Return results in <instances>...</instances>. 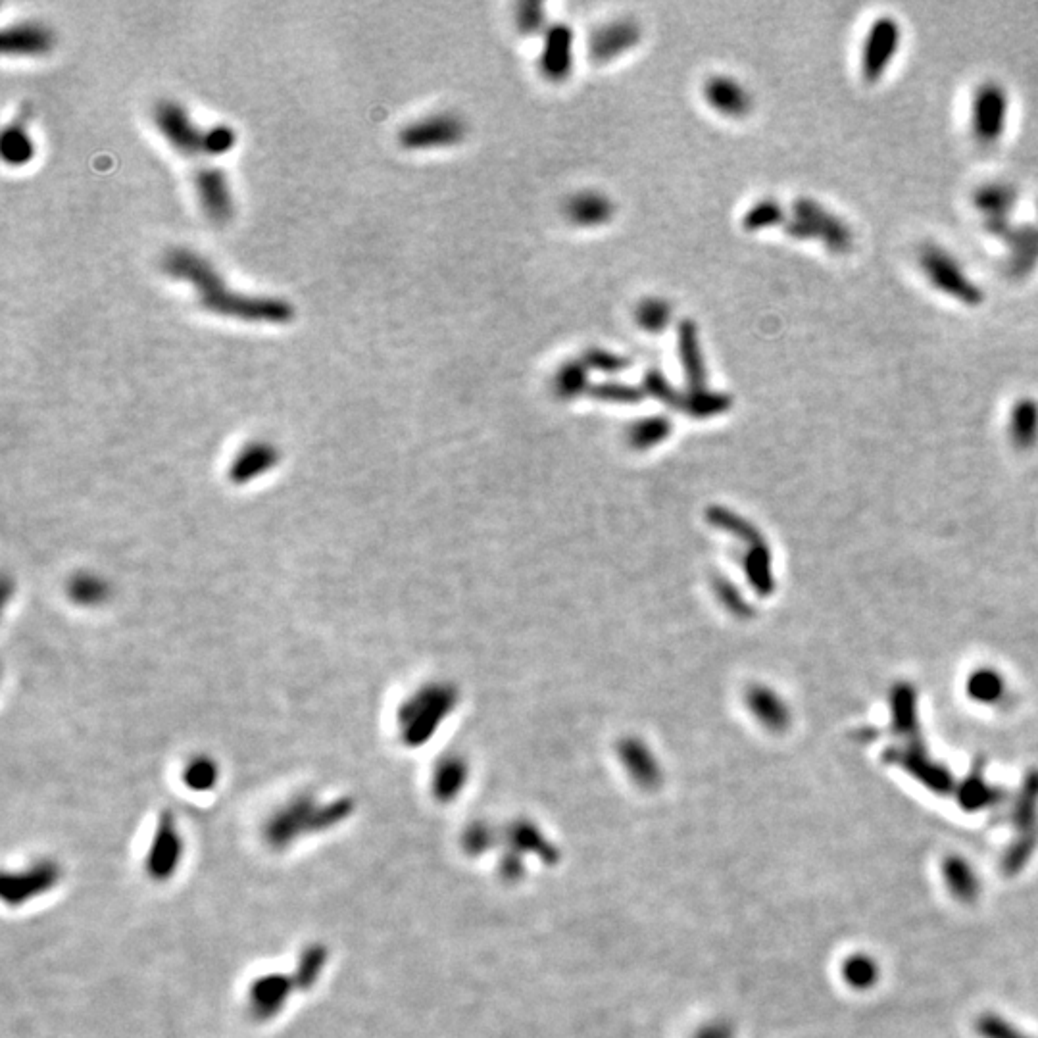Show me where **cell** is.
I'll use <instances>...</instances> for the list:
<instances>
[{
	"label": "cell",
	"instance_id": "6da1fadb",
	"mask_svg": "<svg viewBox=\"0 0 1038 1038\" xmlns=\"http://www.w3.org/2000/svg\"><path fill=\"white\" fill-rule=\"evenodd\" d=\"M164 270L173 279L187 281L195 287L200 304L220 316L245 322L287 323L293 320L295 310L281 298L248 297L229 291L222 275L214 266L187 248H173L164 258Z\"/></svg>",
	"mask_w": 1038,
	"mask_h": 1038
},
{
	"label": "cell",
	"instance_id": "7a4b0ae2",
	"mask_svg": "<svg viewBox=\"0 0 1038 1038\" xmlns=\"http://www.w3.org/2000/svg\"><path fill=\"white\" fill-rule=\"evenodd\" d=\"M354 812L356 802L350 796L322 800L312 792H302L275 808L264 821V842L275 852H283L302 839L339 829Z\"/></svg>",
	"mask_w": 1038,
	"mask_h": 1038
},
{
	"label": "cell",
	"instance_id": "3957f363",
	"mask_svg": "<svg viewBox=\"0 0 1038 1038\" xmlns=\"http://www.w3.org/2000/svg\"><path fill=\"white\" fill-rule=\"evenodd\" d=\"M783 229L798 241H819L833 254H846L854 247L852 227L814 198H796Z\"/></svg>",
	"mask_w": 1038,
	"mask_h": 1038
},
{
	"label": "cell",
	"instance_id": "277c9868",
	"mask_svg": "<svg viewBox=\"0 0 1038 1038\" xmlns=\"http://www.w3.org/2000/svg\"><path fill=\"white\" fill-rule=\"evenodd\" d=\"M917 262L927 281L946 297L954 298L965 306H981L985 302L983 289L965 273L958 258L937 243L919 247Z\"/></svg>",
	"mask_w": 1038,
	"mask_h": 1038
},
{
	"label": "cell",
	"instance_id": "5b68a950",
	"mask_svg": "<svg viewBox=\"0 0 1038 1038\" xmlns=\"http://www.w3.org/2000/svg\"><path fill=\"white\" fill-rule=\"evenodd\" d=\"M185 860V839L170 810L160 812L145 854V873L152 883H168Z\"/></svg>",
	"mask_w": 1038,
	"mask_h": 1038
},
{
	"label": "cell",
	"instance_id": "8992f818",
	"mask_svg": "<svg viewBox=\"0 0 1038 1038\" xmlns=\"http://www.w3.org/2000/svg\"><path fill=\"white\" fill-rule=\"evenodd\" d=\"M62 865L54 860H37L25 867L2 875V902L10 908H22L29 902L45 898L62 883Z\"/></svg>",
	"mask_w": 1038,
	"mask_h": 1038
},
{
	"label": "cell",
	"instance_id": "52a82bcc",
	"mask_svg": "<svg viewBox=\"0 0 1038 1038\" xmlns=\"http://www.w3.org/2000/svg\"><path fill=\"white\" fill-rule=\"evenodd\" d=\"M1010 112V99L998 81L981 83L971 99V133L977 143L989 147L1002 139Z\"/></svg>",
	"mask_w": 1038,
	"mask_h": 1038
},
{
	"label": "cell",
	"instance_id": "ba28073f",
	"mask_svg": "<svg viewBox=\"0 0 1038 1038\" xmlns=\"http://www.w3.org/2000/svg\"><path fill=\"white\" fill-rule=\"evenodd\" d=\"M300 994L293 973L266 971L256 975L247 989V1014L256 1023H270L283 1014L293 996Z\"/></svg>",
	"mask_w": 1038,
	"mask_h": 1038
},
{
	"label": "cell",
	"instance_id": "9c48e42d",
	"mask_svg": "<svg viewBox=\"0 0 1038 1038\" xmlns=\"http://www.w3.org/2000/svg\"><path fill=\"white\" fill-rule=\"evenodd\" d=\"M468 135V124L454 112H441L406 125L398 141L406 150L445 149L462 143Z\"/></svg>",
	"mask_w": 1038,
	"mask_h": 1038
},
{
	"label": "cell",
	"instance_id": "30bf717a",
	"mask_svg": "<svg viewBox=\"0 0 1038 1038\" xmlns=\"http://www.w3.org/2000/svg\"><path fill=\"white\" fill-rule=\"evenodd\" d=\"M446 696L439 689L416 692L398 710V729L402 741L418 746L435 731L441 717L445 716Z\"/></svg>",
	"mask_w": 1038,
	"mask_h": 1038
},
{
	"label": "cell",
	"instance_id": "8fae6325",
	"mask_svg": "<svg viewBox=\"0 0 1038 1038\" xmlns=\"http://www.w3.org/2000/svg\"><path fill=\"white\" fill-rule=\"evenodd\" d=\"M154 124L173 149L183 156L193 158L208 154V129L197 127L181 104L172 100L160 102L154 108Z\"/></svg>",
	"mask_w": 1038,
	"mask_h": 1038
},
{
	"label": "cell",
	"instance_id": "7c38bea8",
	"mask_svg": "<svg viewBox=\"0 0 1038 1038\" xmlns=\"http://www.w3.org/2000/svg\"><path fill=\"white\" fill-rule=\"evenodd\" d=\"M900 41H902V27L896 18L881 16L871 24L865 35L862 64H860L865 81L875 83L883 77V74L889 70L890 62L894 60L896 52L900 49Z\"/></svg>",
	"mask_w": 1038,
	"mask_h": 1038
},
{
	"label": "cell",
	"instance_id": "4fadbf2b",
	"mask_svg": "<svg viewBox=\"0 0 1038 1038\" xmlns=\"http://www.w3.org/2000/svg\"><path fill=\"white\" fill-rule=\"evenodd\" d=\"M279 462L281 452L277 446L268 441H250L233 456L227 470V479L235 487H247L275 470Z\"/></svg>",
	"mask_w": 1038,
	"mask_h": 1038
},
{
	"label": "cell",
	"instance_id": "5bb4252c",
	"mask_svg": "<svg viewBox=\"0 0 1038 1038\" xmlns=\"http://www.w3.org/2000/svg\"><path fill=\"white\" fill-rule=\"evenodd\" d=\"M1008 247V273L1023 279L1038 266V223H1012L1000 237Z\"/></svg>",
	"mask_w": 1038,
	"mask_h": 1038
},
{
	"label": "cell",
	"instance_id": "9a60e30c",
	"mask_svg": "<svg viewBox=\"0 0 1038 1038\" xmlns=\"http://www.w3.org/2000/svg\"><path fill=\"white\" fill-rule=\"evenodd\" d=\"M195 189L202 210L212 222L222 225L233 218V195L220 168H200L195 175Z\"/></svg>",
	"mask_w": 1038,
	"mask_h": 1038
},
{
	"label": "cell",
	"instance_id": "2e32d148",
	"mask_svg": "<svg viewBox=\"0 0 1038 1038\" xmlns=\"http://www.w3.org/2000/svg\"><path fill=\"white\" fill-rule=\"evenodd\" d=\"M706 102L727 118H744L752 110V95L731 75H712L702 87Z\"/></svg>",
	"mask_w": 1038,
	"mask_h": 1038
},
{
	"label": "cell",
	"instance_id": "e0dca14e",
	"mask_svg": "<svg viewBox=\"0 0 1038 1038\" xmlns=\"http://www.w3.org/2000/svg\"><path fill=\"white\" fill-rule=\"evenodd\" d=\"M539 66L546 79L564 81L573 68V31L566 24L550 25L544 31V47Z\"/></svg>",
	"mask_w": 1038,
	"mask_h": 1038
},
{
	"label": "cell",
	"instance_id": "ac0fdd59",
	"mask_svg": "<svg viewBox=\"0 0 1038 1038\" xmlns=\"http://www.w3.org/2000/svg\"><path fill=\"white\" fill-rule=\"evenodd\" d=\"M641 41V25L631 18H619L598 27L591 37V56L596 62H610Z\"/></svg>",
	"mask_w": 1038,
	"mask_h": 1038
},
{
	"label": "cell",
	"instance_id": "d6986e66",
	"mask_svg": "<svg viewBox=\"0 0 1038 1038\" xmlns=\"http://www.w3.org/2000/svg\"><path fill=\"white\" fill-rule=\"evenodd\" d=\"M616 214V204L602 191H579L564 202V216L579 227L606 225Z\"/></svg>",
	"mask_w": 1038,
	"mask_h": 1038
},
{
	"label": "cell",
	"instance_id": "ffe728a7",
	"mask_svg": "<svg viewBox=\"0 0 1038 1038\" xmlns=\"http://www.w3.org/2000/svg\"><path fill=\"white\" fill-rule=\"evenodd\" d=\"M1017 202H1019V191L1014 183H1008V181L983 183L973 193V204L981 212L985 222L1010 220Z\"/></svg>",
	"mask_w": 1038,
	"mask_h": 1038
},
{
	"label": "cell",
	"instance_id": "44dd1931",
	"mask_svg": "<svg viewBox=\"0 0 1038 1038\" xmlns=\"http://www.w3.org/2000/svg\"><path fill=\"white\" fill-rule=\"evenodd\" d=\"M54 45V35L45 25L18 24L2 33V52L14 56H43Z\"/></svg>",
	"mask_w": 1038,
	"mask_h": 1038
},
{
	"label": "cell",
	"instance_id": "7402d4cb",
	"mask_svg": "<svg viewBox=\"0 0 1038 1038\" xmlns=\"http://www.w3.org/2000/svg\"><path fill=\"white\" fill-rule=\"evenodd\" d=\"M677 345H679L681 364H683V370H685L689 383L694 387V391L704 389L706 368H704L702 346H700V335H698L696 323L691 320H683L679 323Z\"/></svg>",
	"mask_w": 1038,
	"mask_h": 1038
},
{
	"label": "cell",
	"instance_id": "603a6c76",
	"mask_svg": "<svg viewBox=\"0 0 1038 1038\" xmlns=\"http://www.w3.org/2000/svg\"><path fill=\"white\" fill-rule=\"evenodd\" d=\"M942 877L948 892L964 904H971L979 896V879L975 869L962 856H948L942 864Z\"/></svg>",
	"mask_w": 1038,
	"mask_h": 1038
},
{
	"label": "cell",
	"instance_id": "cb8c5ba5",
	"mask_svg": "<svg viewBox=\"0 0 1038 1038\" xmlns=\"http://www.w3.org/2000/svg\"><path fill=\"white\" fill-rule=\"evenodd\" d=\"M329 958H331L329 948L322 942H310L308 946L302 948V952L298 954L295 969L291 971L300 992H312L320 985L323 973L329 965Z\"/></svg>",
	"mask_w": 1038,
	"mask_h": 1038
},
{
	"label": "cell",
	"instance_id": "d4e9b609",
	"mask_svg": "<svg viewBox=\"0 0 1038 1038\" xmlns=\"http://www.w3.org/2000/svg\"><path fill=\"white\" fill-rule=\"evenodd\" d=\"M112 587L99 573H75L68 583L70 600L81 608H100L110 600Z\"/></svg>",
	"mask_w": 1038,
	"mask_h": 1038
},
{
	"label": "cell",
	"instance_id": "484cf974",
	"mask_svg": "<svg viewBox=\"0 0 1038 1038\" xmlns=\"http://www.w3.org/2000/svg\"><path fill=\"white\" fill-rule=\"evenodd\" d=\"M1010 437L1021 450L1035 446L1038 441V404L1035 398L1017 400L1010 412Z\"/></svg>",
	"mask_w": 1038,
	"mask_h": 1038
},
{
	"label": "cell",
	"instance_id": "4316f807",
	"mask_svg": "<svg viewBox=\"0 0 1038 1038\" xmlns=\"http://www.w3.org/2000/svg\"><path fill=\"white\" fill-rule=\"evenodd\" d=\"M220 779H222L220 764L208 754H200V756L191 758L181 771L183 787H187L189 791L198 792V794L214 791L220 785Z\"/></svg>",
	"mask_w": 1038,
	"mask_h": 1038
},
{
	"label": "cell",
	"instance_id": "83f0119b",
	"mask_svg": "<svg viewBox=\"0 0 1038 1038\" xmlns=\"http://www.w3.org/2000/svg\"><path fill=\"white\" fill-rule=\"evenodd\" d=\"M902 766L906 767V771H910L914 775L915 779H919L925 787L933 789L935 792L940 794H946V792L952 791V777L946 769L935 766L931 762H927L923 756H904L902 760Z\"/></svg>",
	"mask_w": 1038,
	"mask_h": 1038
},
{
	"label": "cell",
	"instance_id": "f1b7e54d",
	"mask_svg": "<svg viewBox=\"0 0 1038 1038\" xmlns=\"http://www.w3.org/2000/svg\"><path fill=\"white\" fill-rule=\"evenodd\" d=\"M787 218L789 216L785 212V206L777 198H762L746 210L742 225L750 231H760L766 227L785 225Z\"/></svg>",
	"mask_w": 1038,
	"mask_h": 1038
},
{
	"label": "cell",
	"instance_id": "f546056e",
	"mask_svg": "<svg viewBox=\"0 0 1038 1038\" xmlns=\"http://www.w3.org/2000/svg\"><path fill=\"white\" fill-rule=\"evenodd\" d=\"M842 979L852 989L869 990L879 981V965L865 954H854L842 964Z\"/></svg>",
	"mask_w": 1038,
	"mask_h": 1038
},
{
	"label": "cell",
	"instance_id": "4dcf8cb0",
	"mask_svg": "<svg viewBox=\"0 0 1038 1038\" xmlns=\"http://www.w3.org/2000/svg\"><path fill=\"white\" fill-rule=\"evenodd\" d=\"M637 323L648 333L666 331L673 318V308L666 298L650 297L639 302L635 310Z\"/></svg>",
	"mask_w": 1038,
	"mask_h": 1038
},
{
	"label": "cell",
	"instance_id": "1f68e13d",
	"mask_svg": "<svg viewBox=\"0 0 1038 1038\" xmlns=\"http://www.w3.org/2000/svg\"><path fill=\"white\" fill-rule=\"evenodd\" d=\"M589 383V368L577 360L564 362L554 375V391L562 398L581 395Z\"/></svg>",
	"mask_w": 1038,
	"mask_h": 1038
},
{
	"label": "cell",
	"instance_id": "d6a6232c",
	"mask_svg": "<svg viewBox=\"0 0 1038 1038\" xmlns=\"http://www.w3.org/2000/svg\"><path fill=\"white\" fill-rule=\"evenodd\" d=\"M967 694L983 704H992L1004 694V679L994 669H977L967 681Z\"/></svg>",
	"mask_w": 1038,
	"mask_h": 1038
},
{
	"label": "cell",
	"instance_id": "836d02e7",
	"mask_svg": "<svg viewBox=\"0 0 1038 1038\" xmlns=\"http://www.w3.org/2000/svg\"><path fill=\"white\" fill-rule=\"evenodd\" d=\"M1038 846V831L1037 829H1029V831H1023L1019 835V839L1004 852L1002 856V871L1012 877L1017 875L1025 865L1029 864V860L1033 858L1035 850Z\"/></svg>",
	"mask_w": 1038,
	"mask_h": 1038
},
{
	"label": "cell",
	"instance_id": "e575fe53",
	"mask_svg": "<svg viewBox=\"0 0 1038 1038\" xmlns=\"http://www.w3.org/2000/svg\"><path fill=\"white\" fill-rule=\"evenodd\" d=\"M1038 806V773H1031L1023 785V789L1019 792V798L1015 802L1014 819L1015 827L1023 833V831H1029V829H1035L1033 823H1035V816H1037Z\"/></svg>",
	"mask_w": 1038,
	"mask_h": 1038
},
{
	"label": "cell",
	"instance_id": "d590c367",
	"mask_svg": "<svg viewBox=\"0 0 1038 1038\" xmlns=\"http://www.w3.org/2000/svg\"><path fill=\"white\" fill-rule=\"evenodd\" d=\"M996 798H998V791L987 785V781L981 777V773H975L973 777H969L958 792V800L967 812H977V810L989 808L998 802Z\"/></svg>",
	"mask_w": 1038,
	"mask_h": 1038
},
{
	"label": "cell",
	"instance_id": "8d00e7d4",
	"mask_svg": "<svg viewBox=\"0 0 1038 1038\" xmlns=\"http://www.w3.org/2000/svg\"><path fill=\"white\" fill-rule=\"evenodd\" d=\"M2 158L12 166H22L33 158V141L20 125H10L4 131Z\"/></svg>",
	"mask_w": 1038,
	"mask_h": 1038
},
{
	"label": "cell",
	"instance_id": "74e56055",
	"mask_svg": "<svg viewBox=\"0 0 1038 1038\" xmlns=\"http://www.w3.org/2000/svg\"><path fill=\"white\" fill-rule=\"evenodd\" d=\"M583 364L589 370L604 371V373H619L629 366V360L612 350L593 346L583 352Z\"/></svg>",
	"mask_w": 1038,
	"mask_h": 1038
},
{
	"label": "cell",
	"instance_id": "f35d334b",
	"mask_svg": "<svg viewBox=\"0 0 1038 1038\" xmlns=\"http://www.w3.org/2000/svg\"><path fill=\"white\" fill-rule=\"evenodd\" d=\"M975 1031L981 1038H1031L1023 1035L1010 1021L996 1014L979 1015L975 1021Z\"/></svg>",
	"mask_w": 1038,
	"mask_h": 1038
},
{
	"label": "cell",
	"instance_id": "ab89813d",
	"mask_svg": "<svg viewBox=\"0 0 1038 1038\" xmlns=\"http://www.w3.org/2000/svg\"><path fill=\"white\" fill-rule=\"evenodd\" d=\"M687 404H689L691 414L704 418V416H712V414H719V412L727 410L731 400H729V396L712 393L706 389H696L691 398L687 400Z\"/></svg>",
	"mask_w": 1038,
	"mask_h": 1038
},
{
	"label": "cell",
	"instance_id": "60d3db41",
	"mask_svg": "<svg viewBox=\"0 0 1038 1038\" xmlns=\"http://www.w3.org/2000/svg\"><path fill=\"white\" fill-rule=\"evenodd\" d=\"M519 31L525 35L544 33L546 27V10L541 2H521L516 14Z\"/></svg>",
	"mask_w": 1038,
	"mask_h": 1038
},
{
	"label": "cell",
	"instance_id": "b9f144b4",
	"mask_svg": "<svg viewBox=\"0 0 1038 1038\" xmlns=\"http://www.w3.org/2000/svg\"><path fill=\"white\" fill-rule=\"evenodd\" d=\"M593 395L600 400H608V402H623V404H631V402H639L643 391L635 385H627V383H614V381H608V383H602V385H596L593 389Z\"/></svg>",
	"mask_w": 1038,
	"mask_h": 1038
},
{
	"label": "cell",
	"instance_id": "7bdbcfd3",
	"mask_svg": "<svg viewBox=\"0 0 1038 1038\" xmlns=\"http://www.w3.org/2000/svg\"><path fill=\"white\" fill-rule=\"evenodd\" d=\"M669 433V421L664 418H650L639 421L631 433L633 441L639 445H650L664 439Z\"/></svg>",
	"mask_w": 1038,
	"mask_h": 1038
},
{
	"label": "cell",
	"instance_id": "ee69618b",
	"mask_svg": "<svg viewBox=\"0 0 1038 1038\" xmlns=\"http://www.w3.org/2000/svg\"><path fill=\"white\" fill-rule=\"evenodd\" d=\"M644 389L650 393V395L658 396L662 402L666 404H681L679 395L675 393V389L671 387L666 375L660 373V371L650 370L644 375Z\"/></svg>",
	"mask_w": 1038,
	"mask_h": 1038
},
{
	"label": "cell",
	"instance_id": "f6af8a7d",
	"mask_svg": "<svg viewBox=\"0 0 1038 1038\" xmlns=\"http://www.w3.org/2000/svg\"><path fill=\"white\" fill-rule=\"evenodd\" d=\"M756 698L760 702H764V708L758 710V716L762 717L764 721H769L771 727H783L785 725L783 721H787V712L781 706V702L767 691H758Z\"/></svg>",
	"mask_w": 1038,
	"mask_h": 1038
}]
</instances>
